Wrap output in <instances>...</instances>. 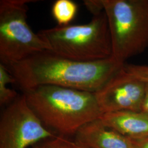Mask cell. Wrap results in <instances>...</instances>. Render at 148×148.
<instances>
[{
    "mask_svg": "<svg viewBox=\"0 0 148 148\" xmlns=\"http://www.w3.org/2000/svg\"><path fill=\"white\" fill-rule=\"evenodd\" d=\"M125 64L112 56L81 62L45 51L6 68L23 92L41 85H53L95 93Z\"/></svg>",
    "mask_w": 148,
    "mask_h": 148,
    "instance_id": "cell-1",
    "label": "cell"
},
{
    "mask_svg": "<svg viewBox=\"0 0 148 148\" xmlns=\"http://www.w3.org/2000/svg\"><path fill=\"white\" fill-rule=\"evenodd\" d=\"M23 94L43 125L64 137L75 136L81 127L103 115L94 93L41 85Z\"/></svg>",
    "mask_w": 148,
    "mask_h": 148,
    "instance_id": "cell-2",
    "label": "cell"
},
{
    "mask_svg": "<svg viewBox=\"0 0 148 148\" xmlns=\"http://www.w3.org/2000/svg\"><path fill=\"white\" fill-rule=\"evenodd\" d=\"M38 34L51 51L65 58L90 62L112 56L111 38L104 12L85 24L58 26Z\"/></svg>",
    "mask_w": 148,
    "mask_h": 148,
    "instance_id": "cell-3",
    "label": "cell"
},
{
    "mask_svg": "<svg viewBox=\"0 0 148 148\" xmlns=\"http://www.w3.org/2000/svg\"><path fill=\"white\" fill-rule=\"evenodd\" d=\"M112 57L122 63L148 47V0H103Z\"/></svg>",
    "mask_w": 148,
    "mask_h": 148,
    "instance_id": "cell-4",
    "label": "cell"
},
{
    "mask_svg": "<svg viewBox=\"0 0 148 148\" xmlns=\"http://www.w3.org/2000/svg\"><path fill=\"white\" fill-rule=\"evenodd\" d=\"M36 1H0V60L5 67L32 55L51 51L27 22V4Z\"/></svg>",
    "mask_w": 148,
    "mask_h": 148,
    "instance_id": "cell-5",
    "label": "cell"
},
{
    "mask_svg": "<svg viewBox=\"0 0 148 148\" xmlns=\"http://www.w3.org/2000/svg\"><path fill=\"white\" fill-rule=\"evenodd\" d=\"M56 136L43 125L23 94L1 115L0 148H27Z\"/></svg>",
    "mask_w": 148,
    "mask_h": 148,
    "instance_id": "cell-6",
    "label": "cell"
},
{
    "mask_svg": "<svg viewBox=\"0 0 148 148\" xmlns=\"http://www.w3.org/2000/svg\"><path fill=\"white\" fill-rule=\"evenodd\" d=\"M145 88L146 84L128 73L123 65L95 94L103 114L141 111Z\"/></svg>",
    "mask_w": 148,
    "mask_h": 148,
    "instance_id": "cell-7",
    "label": "cell"
},
{
    "mask_svg": "<svg viewBox=\"0 0 148 148\" xmlns=\"http://www.w3.org/2000/svg\"><path fill=\"white\" fill-rule=\"evenodd\" d=\"M75 136V142L87 148H136L133 140L106 126L101 119L81 127Z\"/></svg>",
    "mask_w": 148,
    "mask_h": 148,
    "instance_id": "cell-8",
    "label": "cell"
},
{
    "mask_svg": "<svg viewBox=\"0 0 148 148\" xmlns=\"http://www.w3.org/2000/svg\"><path fill=\"white\" fill-rule=\"evenodd\" d=\"M104 124L133 140L148 138V114L142 111H114L103 114Z\"/></svg>",
    "mask_w": 148,
    "mask_h": 148,
    "instance_id": "cell-9",
    "label": "cell"
},
{
    "mask_svg": "<svg viewBox=\"0 0 148 148\" xmlns=\"http://www.w3.org/2000/svg\"><path fill=\"white\" fill-rule=\"evenodd\" d=\"M78 5L71 0H57L52 8V14L58 26H66L74 20Z\"/></svg>",
    "mask_w": 148,
    "mask_h": 148,
    "instance_id": "cell-10",
    "label": "cell"
},
{
    "mask_svg": "<svg viewBox=\"0 0 148 148\" xmlns=\"http://www.w3.org/2000/svg\"><path fill=\"white\" fill-rule=\"evenodd\" d=\"M16 83L15 79L12 76L5 66L0 64V104L7 106L10 104L18 97L16 90L10 89L8 85Z\"/></svg>",
    "mask_w": 148,
    "mask_h": 148,
    "instance_id": "cell-11",
    "label": "cell"
},
{
    "mask_svg": "<svg viewBox=\"0 0 148 148\" xmlns=\"http://www.w3.org/2000/svg\"><path fill=\"white\" fill-rule=\"evenodd\" d=\"M124 68L128 73L138 79L148 84V66L134 64H124Z\"/></svg>",
    "mask_w": 148,
    "mask_h": 148,
    "instance_id": "cell-12",
    "label": "cell"
},
{
    "mask_svg": "<svg viewBox=\"0 0 148 148\" xmlns=\"http://www.w3.org/2000/svg\"><path fill=\"white\" fill-rule=\"evenodd\" d=\"M65 138L56 136L52 138L43 140L33 146L34 148H65Z\"/></svg>",
    "mask_w": 148,
    "mask_h": 148,
    "instance_id": "cell-13",
    "label": "cell"
},
{
    "mask_svg": "<svg viewBox=\"0 0 148 148\" xmlns=\"http://www.w3.org/2000/svg\"><path fill=\"white\" fill-rule=\"evenodd\" d=\"M84 3L93 16L100 14L104 10L103 0H86L84 1Z\"/></svg>",
    "mask_w": 148,
    "mask_h": 148,
    "instance_id": "cell-14",
    "label": "cell"
},
{
    "mask_svg": "<svg viewBox=\"0 0 148 148\" xmlns=\"http://www.w3.org/2000/svg\"><path fill=\"white\" fill-rule=\"evenodd\" d=\"M141 111L148 114V84H146V88L142 104Z\"/></svg>",
    "mask_w": 148,
    "mask_h": 148,
    "instance_id": "cell-15",
    "label": "cell"
},
{
    "mask_svg": "<svg viewBox=\"0 0 148 148\" xmlns=\"http://www.w3.org/2000/svg\"><path fill=\"white\" fill-rule=\"evenodd\" d=\"M64 144L65 148H87L75 141L72 142L66 139V138L65 139Z\"/></svg>",
    "mask_w": 148,
    "mask_h": 148,
    "instance_id": "cell-16",
    "label": "cell"
},
{
    "mask_svg": "<svg viewBox=\"0 0 148 148\" xmlns=\"http://www.w3.org/2000/svg\"><path fill=\"white\" fill-rule=\"evenodd\" d=\"M136 148H148V138L138 140H133Z\"/></svg>",
    "mask_w": 148,
    "mask_h": 148,
    "instance_id": "cell-17",
    "label": "cell"
}]
</instances>
